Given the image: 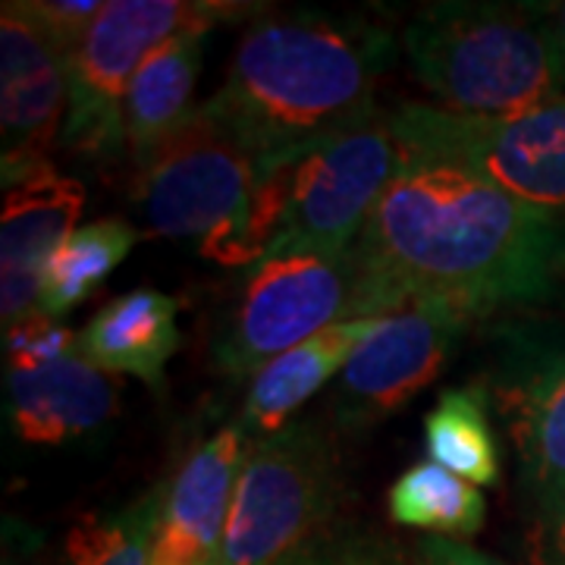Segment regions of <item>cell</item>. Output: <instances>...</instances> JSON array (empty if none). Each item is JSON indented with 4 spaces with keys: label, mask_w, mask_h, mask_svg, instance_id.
I'll return each mask as SVG.
<instances>
[{
    "label": "cell",
    "mask_w": 565,
    "mask_h": 565,
    "mask_svg": "<svg viewBox=\"0 0 565 565\" xmlns=\"http://www.w3.org/2000/svg\"><path fill=\"white\" fill-rule=\"evenodd\" d=\"M487 390L478 384L446 390L424 418V444L430 462L475 487L497 484L500 449L487 415Z\"/></svg>",
    "instance_id": "20"
},
{
    "label": "cell",
    "mask_w": 565,
    "mask_h": 565,
    "mask_svg": "<svg viewBox=\"0 0 565 565\" xmlns=\"http://www.w3.org/2000/svg\"><path fill=\"white\" fill-rule=\"evenodd\" d=\"M390 114L408 161L444 163L544 207H565V95L515 117H456L434 104H399Z\"/></svg>",
    "instance_id": "8"
},
{
    "label": "cell",
    "mask_w": 565,
    "mask_h": 565,
    "mask_svg": "<svg viewBox=\"0 0 565 565\" xmlns=\"http://www.w3.org/2000/svg\"><path fill=\"white\" fill-rule=\"evenodd\" d=\"M3 565H22V563L17 559V556H10V550H7V553H3Z\"/></svg>",
    "instance_id": "29"
},
{
    "label": "cell",
    "mask_w": 565,
    "mask_h": 565,
    "mask_svg": "<svg viewBox=\"0 0 565 565\" xmlns=\"http://www.w3.org/2000/svg\"><path fill=\"white\" fill-rule=\"evenodd\" d=\"M343 481L337 446L311 418L248 444L221 565H292L333 527Z\"/></svg>",
    "instance_id": "6"
},
{
    "label": "cell",
    "mask_w": 565,
    "mask_h": 565,
    "mask_svg": "<svg viewBox=\"0 0 565 565\" xmlns=\"http://www.w3.org/2000/svg\"><path fill=\"white\" fill-rule=\"evenodd\" d=\"M252 437L226 424L199 444L161 487L151 565H221L233 490Z\"/></svg>",
    "instance_id": "13"
},
{
    "label": "cell",
    "mask_w": 565,
    "mask_h": 565,
    "mask_svg": "<svg viewBox=\"0 0 565 565\" xmlns=\"http://www.w3.org/2000/svg\"><path fill=\"white\" fill-rule=\"evenodd\" d=\"M403 299L364 262L359 248L327 255H280L245 267L233 308L211 340L214 367L245 381L333 323L390 318Z\"/></svg>",
    "instance_id": "5"
},
{
    "label": "cell",
    "mask_w": 565,
    "mask_h": 565,
    "mask_svg": "<svg viewBox=\"0 0 565 565\" xmlns=\"http://www.w3.org/2000/svg\"><path fill=\"white\" fill-rule=\"evenodd\" d=\"M85 211L82 182L47 173L17 185L0 217V315L3 330L41 315V277L51 255L73 233Z\"/></svg>",
    "instance_id": "14"
},
{
    "label": "cell",
    "mask_w": 565,
    "mask_h": 565,
    "mask_svg": "<svg viewBox=\"0 0 565 565\" xmlns=\"http://www.w3.org/2000/svg\"><path fill=\"white\" fill-rule=\"evenodd\" d=\"M386 505L393 522L422 527L434 537H471L487 519L481 490L430 459L415 462L393 481Z\"/></svg>",
    "instance_id": "21"
},
{
    "label": "cell",
    "mask_w": 565,
    "mask_h": 565,
    "mask_svg": "<svg viewBox=\"0 0 565 565\" xmlns=\"http://www.w3.org/2000/svg\"><path fill=\"white\" fill-rule=\"evenodd\" d=\"M204 35L207 32H182L177 39L163 41L145 57L129 85L122 104V132L126 151L136 167L199 107L192 104V95L202 76Z\"/></svg>",
    "instance_id": "18"
},
{
    "label": "cell",
    "mask_w": 565,
    "mask_h": 565,
    "mask_svg": "<svg viewBox=\"0 0 565 565\" xmlns=\"http://www.w3.org/2000/svg\"><path fill=\"white\" fill-rule=\"evenodd\" d=\"M415 565H503L500 559L481 553L478 546L456 541V537H434L427 534L415 546Z\"/></svg>",
    "instance_id": "27"
},
{
    "label": "cell",
    "mask_w": 565,
    "mask_h": 565,
    "mask_svg": "<svg viewBox=\"0 0 565 565\" xmlns=\"http://www.w3.org/2000/svg\"><path fill=\"white\" fill-rule=\"evenodd\" d=\"M386 318H355V321L333 323L318 337L305 340L296 349L282 352L280 359L262 367L245 393L243 430L258 440L267 434H277L292 415L302 408L333 374H343L355 349L384 323Z\"/></svg>",
    "instance_id": "17"
},
{
    "label": "cell",
    "mask_w": 565,
    "mask_h": 565,
    "mask_svg": "<svg viewBox=\"0 0 565 565\" xmlns=\"http://www.w3.org/2000/svg\"><path fill=\"white\" fill-rule=\"evenodd\" d=\"M399 161L390 114H377L302 154L262 167L239 226L202 255L223 267H252L280 255L337 258L362 236Z\"/></svg>",
    "instance_id": "3"
},
{
    "label": "cell",
    "mask_w": 565,
    "mask_h": 565,
    "mask_svg": "<svg viewBox=\"0 0 565 565\" xmlns=\"http://www.w3.org/2000/svg\"><path fill=\"white\" fill-rule=\"evenodd\" d=\"M17 7L51 39L66 63L73 61L104 10L102 0H17Z\"/></svg>",
    "instance_id": "23"
},
{
    "label": "cell",
    "mask_w": 565,
    "mask_h": 565,
    "mask_svg": "<svg viewBox=\"0 0 565 565\" xmlns=\"http://www.w3.org/2000/svg\"><path fill=\"white\" fill-rule=\"evenodd\" d=\"M258 163L199 107L136 167L132 202L148 236L192 239L207 252L245 217Z\"/></svg>",
    "instance_id": "9"
},
{
    "label": "cell",
    "mask_w": 565,
    "mask_h": 565,
    "mask_svg": "<svg viewBox=\"0 0 565 565\" xmlns=\"http://www.w3.org/2000/svg\"><path fill=\"white\" fill-rule=\"evenodd\" d=\"M139 243V230L122 217L85 223L51 255L41 277V315L61 318L102 286Z\"/></svg>",
    "instance_id": "19"
},
{
    "label": "cell",
    "mask_w": 565,
    "mask_h": 565,
    "mask_svg": "<svg viewBox=\"0 0 565 565\" xmlns=\"http://www.w3.org/2000/svg\"><path fill=\"white\" fill-rule=\"evenodd\" d=\"M393 61L396 39L381 22L311 10L258 13L221 88L199 110L262 170L377 117V82Z\"/></svg>",
    "instance_id": "2"
},
{
    "label": "cell",
    "mask_w": 565,
    "mask_h": 565,
    "mask_svg": "<svg viewBox=\"0 0 565 565\" xmlns=\"http://www.w3.org/2000/svg\"><path fill=\"white\" fill-rule=\"evenodd\" d=\"M355 248L403 305L444 299L484 318L565 292L563 211L444 163L403 158Z\"/></svg>",
    "instance_id": "1"
},
{
    "label": "cell",
    "mask_w": 565,
    "mask_h": 565,
    "mask_svg": "<svg viewBox=\"0 0 565 565\" xmlns=\"http://www.w3.org/2000/svg\"><path fill=\"white\" fill-rule=\"evenodd\" d=\"M399 41L434 107L456 117H515L563 95L550 41L527 3H430Z\"/></svg>",
    "instance_id": "4"
},
{
    "label": "cell",
    "mask_w": 565,
    "mask_h": 565,
    "mask_svg": "<svg viewBox=\"0 0 565 565\" xmlns=\"http://www.w3.org/2000/svg\"><path fill=\"white\" fill-rule=\"evenodd\" d=\"M10 424L25 444L57 446L85 437L120 408V381L73 352L39 371H10Z\"/></svg>",
    "instance_id": "15"
},
{
    "label": "cell",
    "mask_w": 565,
    "mask_h": 565,
    "mask_svg": "<svg viewBox=\"0 0 565 565\" xmlns=\"http://www.w3.org/2000/svg\"><path fill=\"white\" fill-rule=\"evenodd\" d=\"M525 565H565V490L534 500L525 527Z\"/></svg>",
    "instance_id": "26"
},
{
    "label": "cell",
    "mask_w": 565,
    "mask_h": 565,
    "mask_svg": "<svg viewBox=\"0 0 565 565\" xmlns=\"http://www.w3.org/2000/svg\"><path fill=\"white\" fill-rule=\"evenodd\" d=\"M531 17L537 20V25L544 29L546 41H550V51H553V61L559 70V85H563L565 95V0H553V3H527Z\"/></svg>",
    "instance_id": "28"
},
{
    "label": "cell",
    "mask_w": 565,
    "mask_h": 565,
    "mask_svg": "<svg viewBox=\"0 0 565 565\" xmlns=\"http://www.w3.org/2000/svg\"><path fill=\"white\" fill-rule=\"evenodd\" d=\"M487 399L503 418L531 497L565 490V321L500 327Z\"/></svg>",
    "instance_id": "10"
},
{
    "label": "cell",
    "mask_w": 565,
    "mask_h": 565,
    "mask_svg": "<svg viewBox=\"0 0 565 565\" xmlns=\"http://www.w3.org/2000/svg\"><path fill=\"white\" fill-rule=\"evenodd\" d=\"M180 299L161 289H132L107 302L76 337V355L114 377H136L151 390L163 386V371L180 349Z\"/></svg>",
    "instance_id": "16"
},
{
    "label": "cell",
    "mask_w": 565,
    "mask_h": 565,
    "mask_svg": "<svg viewBox=\"0 0 565 565\" xmlns=\"http://www.w3.org/2000/svg\"><path fill=\"white\" fill-rule=\"evenodd\" d=\"M161 487L107 515H85L63 544L66 565H151V534Z\"/></svg>",
    "instance_id": "22"
},
{
    "label": "cell",
    "mask_w": 565,
    "mask_h": 565,
    "mask_svg": "<svg viewBox=\"0 0 565 565\" xmlns=\"http://www.w3.org/2000/svg\"><path fill=\"white\" fill-rule=\"evenodd\" d=\"M70 110V63L13 3L0 17V177L3 189L57 173Z\"/></svg>",
    "instance_id": "12"
},
{
    "label": "cell",
    "mask_w": 565,
    "mask_h": 565,
    "mask_svg": "<svg viewBox=\"0 0 565 565\" xmlns=\"http://www.w3.org/2000/svg\"><path fill=\"white\" fill-rule=\"evenodd\" d=\"M475 321V311L444 299H418L390 315L355 349L333 386L337 422L367 427L399 412L444 374L452 349Z\"/></svg>",
    "instance_id": "11"
},
{
    "label": "cell",
    "mask_w": 565,
    "mask_h": 565,
    "mask_svg": "<svg viewBox=\"0 0 565 565\" xmlns=\"http://www.w3.org/2000/svg\"><path fill=\"white\" fill-rule=\"evenodd\" d=\"M292 565H408L396 546L355 527H330Z\"/></svg>",
    "instance_id": "24"
},
{
    "label": "cell",
    "mask_w": 565,
    "mask_h": 565,
    "mask_svg": "<svg viewBox=\"0 0 565 565\" xmlns=\"http://www.w3.org/2000/svg\"><path fill=\"white\" fill-rule=\"evenodd\" d=\"M239 3L195 0H110L70 61V110L63 145L92 161L126 148L122 104L145 57L182 32H211L236 20Z\"/></svg>",
    "instance_id": "7"
},
{
    "label": "cell",
    "mask_w": 565,
    "mask_h": 565,
    "mask_svg": "<svg viewBox=\"0 0 565 565\" xmlns=\"http://www.w3.org/2000/svg\"><path fill=\"white\" fill-rule=\"evenodd\" d=\"M76 349V337L54 318H29L7 330V364L10 371H39Z\"/></svg>",
    "instance_id": "25"
}]
</instances>
